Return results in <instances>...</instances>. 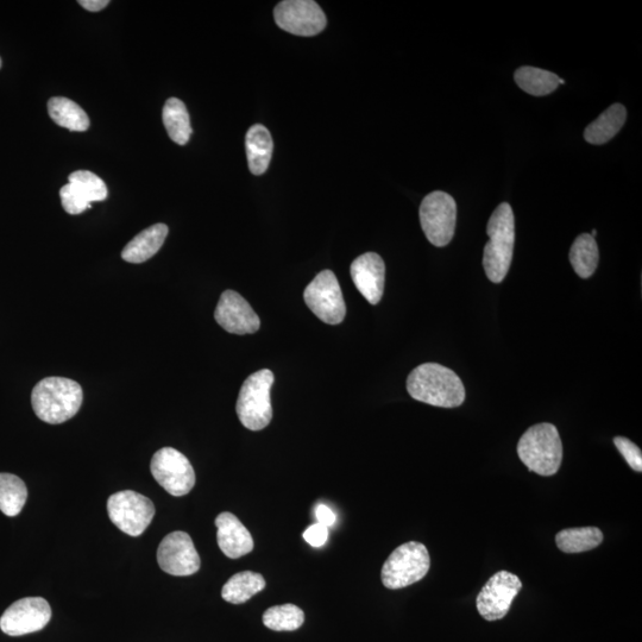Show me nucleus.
<instances>
[{
	"label": "nucleus",
	"mask_w": 642,
	"mask_h": 642,
	"mask_svg": "<svg viewBox=\"0 0 642 642\" xmlns=\"http://www.w3.org/2000/svg\"><path fill=\"white\" fill-rule=\"evenodd\" d=\"M407 390L424 404L455 408L465 400V388L455 371L437 363L421 364L407 379Z\"/></svg>",
	"instance_id": "1"
},
{
	"label": "nucleus",
	"mask_w": 642,
	"mask_h": 642,
	"mask_svg": "<svg viewBox=\"0 0 642 642\" xmlns=\"http://www.w3.org/2000/svg\"><path fill=\"white\" fill-rule=\"evenodd\" d=\"M83 388L78 382L65 377H47L37 383L31 393V405L37 418L44 423H66L83 405Z\"/></svg>",
	"instance_id": "2"
},
{
	"label": "nucleus",
	"mask_w": 642,
	"mask_h": 642,
	"mask_svg": "<svg viewBox=\"0 0 642 642\" xmlns=\"http://www.w3.org/2000/svg\"><path fill=\"white\" fill-rule=\"evenodd\" d=\"M489 241L484 247L483 268L488 279L501 283L511 268L515 243V218L511 205L502 203L488 222Z\"/></svg>",
	"instance_id": "3"
},
{
	"label": "nucleus",
	"mask_w": 642,
	"mask_h": 642,
	"mask_svg": "<svg viewBox=\"0 0 642 642\" xmlns=\"http://www.w3.org/2000/svg\"><path fill=\"white\" fill-rule=\"evenodd\" d=\"M518 455L535 474L556 475L563 461V444L557 427L544 423L528 428L519 440Z\"/></svg>",
	"instance_id": "4"
},
{
	"label": "nucleus",
	"mask_w": 642,
	"mask_h": 642,
	"mask_svg": "<svg viewBox=\"0 0 642 642\" xmlns=\"http://www.w3.org/2000/svg\"><path fill=\"white\" fill-rule=\"evenodd\" d=\"M275 377L272 370L263 369L250 375L239 392L236 412L242 425L250 431H261L273 419L270 390Z\"/></svg>",
	"instance_id": "5"
},
{
	"label": "nucleus",
	"mask_w": 642,
	"mask_h": 642,
	"mask_svg": "<svg viewBox=\"0 0 642 642\" xmlns=\"http://www.w3.org/2000/svg\"><path fill=\"white\" fill-rule=\"evenodd\" d=\"M430 553L424 544L409 541L396 549L383 565L382 583L390 590H398L420 582L430 570Z\"/></svg>",
	"instance_id": "6"
},
{
	"label": "nucleus",
	"mask_w": 642,
	"mask_h": 642,
	"mask_svg": "<svg viewBox=\"0 0 642 642\" xmlns=\"http://www.w3.org/2000/svg\"><path fill=\"white\" fill-rule=\"evenodd\" d=\"M420 223L431 244L446 247L455 236L457 205L450 194L437 191L426 195L420 206Z\"/></svg>",
	"instance_id": "7"
},
{
	"label": "nucleus",
	"mask_w": 642,
	"mask_h": 642,
	"mask_svg": "<svg viewBox=\"0 0 642 642\" xmlns=\"http://www.w3.org/2000/svg\"><path fill=\"white\" fill-rule=\"evenodd\" d=\"M107 513L119 530L130 537L146 532L155 516V506L148 497L124 490L110 496L107 501Z\"/></svg>",
	"instance_id": "8"
},
{
	"label": "nucleus",
	"mask_w": 642,
	"mask_h": 642,
	"mask_svg": "<svg viewBox=\"0 0 642 642\" xmlns=\"http://www.w3.org/2000/svg\"><path fill=\"white\" fill-rule=\"evenodd\" d=\"M150 471L157 483L173 496H185L195 486V472L185 455L173 448L157 451Z\"/></svg>",
	"instance_id": "9"
},
{
	"label": "nucleus",
	"mask_w": 642,
	"mask_h": 642,
	"mask_svg": "<svg viewBox=\"0 0 642 642\" xmlns=\"http://www.w3.org/2000/svg\"><path fill=\"white\" fill-rule=\"evenodd\" d=\"M304 298L310 310L330 325L341 324L346 306L341 286L331 270L319 273L305 289Z\"/></svg>",
	"instance_id": "10"
},
{
	"label": "nucleus",
	"mask_w": 642,
	"mask_h": 642,
	"mask_svg": "<svg viewBox=\"0 0 642 642\" xmlns=\"http://www.w3.org/2000/svg\"><path fill=\"white\" fill-rule=\"evenodd\" d=\"M52 619V608L42 597H25L5 610L0 629L10 637L42 631Z\"/></svg>",
	"instance_id": "11"
},
{
	"label": "nucleus",
	"mask_w": 642,
	"mask_h": 642,
	"mask_svg": "<svg viewBox=\"0 0 642 642\" xmlns=\"http://www.w3.org/2000/svg\"><path fill=\"white\" fill-rule=\"evenodd\" d=\"M521 588L522 583L518 576L505 570L497 572L477 596L478 613L487 621L505 618Z\"/></svg>",
	"instance_id": "12"
},
{
	"label": "nucleus",
	"mask_w": 642,
	"mask_h": 642,
	"mask_svg": "<svg viewBox=\"0 0 642 642\" xmlns=\"http://www.w3.org/2000/svg\"><path fill=\"white\" fill-rule=\"evenodd\" d=\"M276 24L297 36H316L326 27V17L313 0H285L274 10Z\"/></svg>",
	"instance_id": "13"
},
{
	"label": "nucleus",
	"mask_w": 642,
	"mask_h": 642,
	"mask_svg": "<svg viewBox=\"0 0 642 642\" xmlns=\"http://www.w3.org/2000/svg\"><path fill=\"white\" fill-rule=\"evenodd\" d=\"M157 563L166 574L185 577L197 574L200 557L190 534L176 531L161 541L157 550Z\"/></svg>",
	"instance_id": "14"
},
{
	"label": "nucleus",
	"mask_w": 642,
	"mask_h": 642,
	"mask_svg": "<svg viewBox=\"0 0 642 642\" xmlns=\"http://www.w3.org/2000/svg\"><path fill=\"white\" fill-rule=\"evenodd\" d=\"M214 319L225 331L234 335H249L260 329L261 321L242 295L225 291L220 297Z\"/></svg>",
	"instance_id": "15"
},
{
	"label": "nucleus",
	"mask_w": 642,
	"mask_h": 642,
	"mask_svg": "<svg viewBox=\"0 0 642 642\" xmlns=\"http://www.w3.org/2000/svg\"><path fill=\"white\" fill-rule=\"evenodd\" d=\"M351 278L356 288L369 304L377 305L385 292L386 266L382 257L375 253H367L351 264Z\"/></svg>",
	"instance_id": "16"
},
{
	"label": "nucleus",
	"mask_w": 642,
	"mask_h": 642,
	"mask_svg": "<svg viewBox=\"0 0 642 642\" xmlns=\"http://www.w3.org/2000/svg\"><path fill=\"white\" fill-rule=\"evenodd\" d=\"M219 549L230 559L249 555L254 550V539L236 515L224 512L216 519Z\"/></svg>",
	"instance_id": "17"
},
{
	"label": "nucleus",
	"mask_w": 642,
	"mask_h": 642,
	"mask_svg": "<svg viewBox=\"0 0 642 642\" xmlns=\"http://www.w3.org/2000/svg\"><path fill=\"white\" fill-rule=\"evenodd\" d=\"M166 224H155L143 230L134 239L125 245L122 258L129 263L140 264L150 260L159 253L168 236Z\"/></svg>",
	"instance_id": "18"
},
{
	"label": "nucleus",
	"mask_w": 642,
	"mask_h": 642,
	"mask_svg": "<svg viewBox=\"0 0 642 642\" xmlns=\"http://www.w3.org/2000/svg\"><path fill=\"white\" fill-rule=\"evenodd\" d=\"M245 148H247L250 172L254 175L266 173L274 149L273 138L269 130L261 124L251 127L245 137Z\"/></svg>",
	"instance_id": "19"
},
{
	"label": "nucleus",
	"mask_w": 642,
	"mask_h": 642,
	"mask_svg": "<svg viewBox=\"0 0 642 642\" xmlns=\"http://www.w3.org/2000/svg\"><path fill=\"white\" fill-rule=\"evenodd\" d=\"M626 119L627 110L625 106L614 104L608 107L595 122L585 129V141L590 144H597V146L609 142L619 134L626 123Z\"/></svg>",
	"instance_id": "20"
},
{
	"label": "nucleus",
	"mask_w": 642,
	"mask_h": 642,
	"mask_svg": "<svg viewBox=\"0 0 642 642\" xmlns=\"http://www.w3.org/2000/svg\"><path fill=\"white\" fill-rule=\"evenodd\" d=\"M266 588V579L254 571H243L232 576L222 589V597L226 602L242 604L251 597L261 593Z\"/></svg>",
	"instance_id": "21"
},
{
	"label": "nucleus",
	"mask_w": 642,
	"mask_h": 642,
	"mask_svg": "<svg viewBox=\"0 0 642 642\" xmlns=\"http://www.w3.org/2000/svg\"><path fill=\"white\" fill-rule=\"evenodd\" d=\"M163 124L172 141L179 146H185L192 135L190 113L178 98L168 99L162 112Z\"/></svg>",
	"instance_id": "22"
},
{
	"label": "nucleus",
	"mask_w": 642,
	"mask_h": 642,
	"mask_svg": "<svg viewBox=\"0 0 642 642\" xmlns=\"http://www.w3.org/2000/svg\"><path fill=\"white\" fill-rule=\"evenodd\" d=\"M50 118L60 127L83 132L90 128V118L73 100L64 97H54L48 102Z\"/></svg>",
	"instance_id": "23"
},
{
	"label": "nucleus",
	"mask_w": 642,
	"mask_h": 642,
	"mask_svg": "<svg viewBox=\"0 0 642 642\" xmlns=\"http://www.w3.org/2000/svg\"><path fill=\"white\" fill-rule=\"evenodd\" d=\"M570 262L579 278L589 279L599 266L600 253L595 238L590 234L579 235L570 249Z\"/></svg>",
	"instance_id": "24"
},
{
	"label": "nucleus",
	"mask_w": 642,
	"mask_h": 642,
	"mask_svg": "<svg viewBox=\"0 0 642 642\" xmlns=\"http://www.w3.org/2000/svg\"><path fill=\"white\" fill-rule=\"evenodd\" d=\"M514 80L522 91L534 97H543L557 90L559 77L545 69L525 66L516 69Z\"/></svg>",
	"instance_id": "25"
},
{
	"label": "nucleus",
	"mask_w": 642,
	"mask_h": 642,
	"mask_svg": "<svg viewBox=\"0 0 642 642\" xmlns=\"http://www.w3.org/2000/svg\"><path fill=\"white\" fill-rule=\"evenodd\" d=\"M603 541L597 527L569 528L556 535L558 549L564 553H582L596 549Z\"/></svg>",
	"instance_id": "26"
},
{
	"label": "nucleus",
	"mask_w": 642,
	"mask_h": 642,
	"mask_svg": "<svg viewBox=\"0 0 642 642\" xmlns=\"http://www.w3.org/2000/svg\"><path fill=\"white\" fill-rule=\"evenodd\" d=\"M28 499V489L20 477L0 474V511L6 516H17Z\"/></svg>",
	"instance_id": "27"
},
{
	"label": "nucleus",
	"mask_w": 642,
	"mask_h": 642,
	"mask_svg": "<svg viewBox=\"0 0 642 642\" xmlns=\"http://www.w3.org/2000/svg\"><path fill=\"white\" fill-rule=\"evenodd\" d=\"M263 625L275 632L297 631L305 622L304 610L295 604H282L269 608L263 614Z\"/></svg>",
	"instance_id": "28"
},
{
	"label": "nucleus",
	"mask_w": 642,
	"mask_h": 642,
	"mask_svg": "<svg viewBox=\"0 0 642 642\" xmlns=\"http://www.w3.org/2000/svg\"><path fill=\"white\" fill-rule=\"evenodd\" d=\"M68 179L69 184L77 186L91 204L107 198L105 182L92 172L77 171L69 175Z\"/></svg>",
	"instance_id": "29"
},
{
	"label": "nucleus",
	"mask_w": 642,
	"mask_h": 642,
	"mask_svg": "<svg viewBox=\"0 0 642 642\" xmlns=\"http://www.w3.org/2000/svg\"><path fill=\"white\" fill-rule=\"evenodd\" d=\"M60 198L64 210L72 216H77L90 209L91 203L88 201L77 186L68 184L61 188Z\"/></svg>",
	"instance_id": "30"
},
{
	"label": "nucleus",
	"mask_w": 642,
	"mask_h": 642,
	"mask_svg": "<svg viewBox=\"0 0 642 642\" xmlns=\"http://www.w3.org/2000/svg\"><path fill=\"white\" fill-rule=\"evenodd\" d=\"M614 444L616 449H618L626 459L629 467L633 470L641 472L642 471V453L638 445H635L631 440L625 437H615Z\"/></svg>",
	"instance_id": "31"
},
{
	"label": "nucleus",
	"mask_w": 642,
	"mask_h": 642,
	"mask_svg": "<svg viewBox=\"0 0 642 642\" xmlns=\"http://www.w3.org/2000/svg\"><path fill=\"white\" fill-rule=\"evenodd\" d=\"M304 539L313 547H323L329 539V527L324 525L314 524L307 528L304 532Z\"/></svg>",
	"instance_id": "32"
},
{
	"label": "nucleus",
	"mask_w": 642,
	"mask_h": 642,
	"mask_svg": "<svg viewBox=\"0 0 642 642\" xmlns=\"http://www.w3.org/2000/svg\"><path fill=\"white\" fill-rule=\"evenodd\" d=\"M316 516L319 524L321 525H324L330 528L336 524V520H337L336 514L333 513L330 507L321 505V503L316 508Z\"/></svg>",
	"instance_id": "33"
},
{
	"label": "nucleus",
	"mask_w": 642,
	"mask_h": 642,
	"mask_svg": "<svg viewBox=\"0 0 642 642\" xmlns=\"http://www.w3.org/2000/svg\"><path fill=\"white\" fill-rule=\"evenodd\" d=\"M79 4L91 12H98L110 4L109 0H80Z\"/></svg>",
	"instance_id": "34"
},
{
	"label": "nucleus",
	"mask_w": 642,
	"mask_h": 642,
	"mask_svg": "<svg viewBox=\"0 0 642 642\" xmlns=\"http://www.w3.org/2000/svg\"><path fill=\"white\" fill-rule=\"evenodd\" d=\"M590 235H591V236H593V237L595 238V237H596V235H597V231H596V230H593V232H591V234H590Z\"/></svg>",
	"instance_id": "35"
},
{
	"label": "nucleus",
	"mask_w": 642,
	"mask_h": 642,
	"mask_svg": "<svg viewBox=\"0 0 642 642\" xmlns=\"http://www.w3.org/2000/svg\"><path fill=\"white\" fill-rule=\"evenodd\" d=\"M0 68H2V59H0Z\"/></svg>",
	"instance_id": "36"
}]
</instances>
